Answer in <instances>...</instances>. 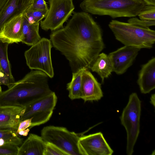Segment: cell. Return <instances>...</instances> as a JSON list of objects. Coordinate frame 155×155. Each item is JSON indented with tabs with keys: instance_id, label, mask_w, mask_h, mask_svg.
Wrapping results in <instances>:
<instances>
[{
	"instance_id": "cell-1",
	"label": "cell",
	"mask_w": 155,
	"mask_h": 155,
	"mask_svg": "<svg viewBox=\"0 0 155 155\" xmlns=\"http://www.w3.org/2000/svg\"><path fill=\"white\" fill-rule=\"evenodd\" d=\"M50 37L52 46L68 61L72 73L90 69L104 48L101 28L84 12L74 13L64 27Z\"/></svg>"
},
{
	"instance_id": "cell-2",
	"label": "cell",
	"mask_w": 155,
	"mask_h": 155,
	"mask_svg": "<svg viewBox=\"0 0 155 155\" xmlns=\"http://www.w3.org/2000/svg\"><path fill=\"white\" fill-rule=\"evenodd\" d=\"M48 76L38 70H31L22 79L0 93V106L12 105L25 107L51 93Z\"/></svg>"
},
{
	"instance_id": "cell-3",
	"label": "cell",
	"mask_w": 155,
	"mask_h": 155,
	"mask_svg": "<svg viewBox=\"0 0 155 155\" xmlns=\"http://www.w3.org/2000/svg\"><path fill=\"white\" fill-rule=\"evenodd\" d=\"M147 5L143 0H83L80 6L85 12L115 18L136 17Z\"/></svg>"
},
{
	"instance_id": "cell-4",
	"label": "cell",
	"mask_w": 155,
	"mask_h": 155,
	"mask_svg": "<svg viewBox=\"0 0 155 155\" xmlns=\"http://www.w3.org/2000/svg\"><path fill=\"white\" fill-rule=\"evenodd\" d=\"M108 26L116 39L124 45L150 49L155 42V31L149 28L112 20Z\"/></svg>"
},
{
	"instance_id": "cell-5",
	"label": "cell",
	"mask_w": 155,
	"mask_h": 155,
	"mask_svg": "<svg viewBox=\"0 0 155 155\" xmlns=\"http://www.w3.org/2000/svg\"><path fill=\"white\" fill-rule=\"evenodd\" d=\"M141 102L137 94L133 93L129 96L128 101L120 117L122 125L127 134L126 153L131 155L140 131Z\"/></svg>"
},
{
	"instance_id": "cell-6",
	"label": "cell",
	"mask_w": 155,
	"mask_h": 155,
	"mask_svg": "<svg viewBox=\"0 0 155 155\" xmlns=\"http://www.w3.org/2000/svg\"><path fill=\"white\" fill-rule=\"evenodd\" d=\"M41 136L46 143L56 146L67 155H82L78 144L80 137L65 127L46 126L41 131Z\"/></svg>"
},
{
	"instance_id": "cell-7",
	"label": "cell",
	"mask_w": 155,
	"mask_h": 155,
	"mask_svg": "<svg viewBox=\"0 0 155 155\" xmlns=\"http://www.w3.org/2000/svg\"><path fill=\"white\" fill-rule=\"evenodd\" d=\"M53 47L50 39L43 38L24 53L27 65L32 70L41 71L52 78L54 75L51 56Z\"/></svg>"
},
{
	"instance_id": "cell-8",
	"label": "cell",
	"mask_w": 155,
	"mask_h": 155,
	"mask_svg": "<svg viewBox=\"0 0 155 155\" xmlns=\"http://www.w3.org/2000/svg\"><path fill=\"white\" fill-rule=\"evenodd\" d=\"M57 101V97L52 91L25 107L21 121L31 118L30 129L45 123L51 117Z\"/></svg>"
},
{
	"instance_id": "cell-9",
	"label": "cell",
	"mask_w": 155,
	"mask_h": 155,
	"mask_svg": "<svg viewBox=\"0 0 155 155\" xmlns=\"http://www.w3.org/2000/svg\"><path fill=\"white\" fill-rule=\"evenodd\" d=\"M49 8L40 27L45 31H54L63 27V25L74 9L72 0H49Z\"/></svg>"
},
{
	"instance_id": "cell-10",
	"label": "cell",
	"mask_w": 155,
	"mask_h": 155,
	"mask_svg": "<svg viewBox=\"0 0 155 155\" xmlns=\"http://www.w3.org/2000/svg\"><path fill=\"white\" fill-rule=\"evenodd\" d=\"M78 144L82 155H111L114 152L101 132L81 136Z\"/></svg>"
},
{
	"instance_id": "cell-11",
	"label": "cell",
	"mask_w": 155,
	"mask_h": 155,
	"mask_svg": "<svg viewBox=\"0 0 155 155\" xmlns=\"http://www.w3.org/2000/svg\"><path fill=\"white\" fill-rule=\"evenodd\" d=\"M140 49L124 45L110 53L108 56L112 64L113 72L118 75L124 74L132 65Z\"/></svg>"
},
{
	"instance_id": "cell-12",
	"label": "cell",
	"mask_w": 155,
	"mask_h": 155,
	"mask_svg": "<svg viewBox=\"0 0 155 155\" xmlns=\"http://www.w3.org/2000/svg\"><path fill=\"white\" fill-rule=\"evenodd\" d=\"M24 12L13 16L4 24L0 31L1 41L9 44L21 42Z\"/></svg>"
},
{
	"instance_id": "cell-13",
	"label": "cell",
	"mask_w": 155,
	"mask_h": 155,
	"mask_svg": "<svg viewBox=\"0 0 155 155\" xmlns=\"http://www.w3.org/2000/svg\"><path fill=\"white\" fill-rule=\"evenodd\" d=\"M103 97L101 84L92 73L85 68L82 74L81 98L84 102L98 101Z\"/></svg>"
},
{
	"instance_id": "cell-14",
	"label": "cell",
	"mask_w": 155,
	"mask_h": 155,
	"mask_svg": "<svg viewBox=\"0 0 155 155\" xmlns=\"http://www.w3.org/2000/svg\"><path fill=\"white\" fill-rule=\"evenodd\" d=\"M25 108L15 105L0 106V129H11L16 131Z\"/></svg>"
},
{
	"instance_id": "cell-15",
	"label": "cell",
	"mask_w": 155,
	"mask_h": 155,
	"mask_svg": "<svg viewBox=\"0 0 155 155\" xmlns=\"http://www.w3.org/2000/svg\"><path fill=\"white\" fill-rule=\"evenodd\" d=\"M137 83L141 92L149 93L155 88V58L143 65L138 74Z\"/></svg>"
},
{
	"instance_id": "cell-16",
	"label": "cell",
	"mask_w": 155,
	"mask_h": 155,
	"mask_svg": "<svg viewBox=\"0 0 155 155\" xmlns=\"http://www.w3.org/2000/svg\"><path fill=\"white\" fill-rule=\"evenodd\" d=\"M46 145L41 136L30 134L19 147L17 155H43Z\"/></svg>"
},
{
	"instance_id": "cell-17",
	"label": "cell",
	"mask_w": 155,
	"mask_h": 155,
	"mask_svg": "<svg viewBox=\"0 0 155 155\" xmlns=\"http://www.w3.org/2000/svg\"><path fill=\"white\" fill-rule=\"evenodd\" d=\"M30 5L27 0H8L0 13V31L8 20L18 13L25 12Z\"/></svg>"
},
{
	"instance_id": "cell-18",
	"label": "cell",
	"mask_w": 155,
	"mask_h": 155,
	"mask_svg": "<svg viewBox=\"0 0 155 155\" xmlns=\"http://www.w3.org/2000/svg\"><path fill=\"white\" fill-rule=\"evenodd\" d=\"M90 69L97 73L100 76L102 82L108 78L113 72L111 62L108 55L104 53H100L92 64Z\"/></svg>"
},
{
	"instance_id": "cell-19",
	"label": "cell",
	"mask_w": 155,
	"mask_h": 155,
	"mask_svg": "<svg viewBox=\"0 0 155 155\" xmlns=\"http://www.w3.org/2000/svg\"><path fill=\"white\" fill-rule=\"evenodd\" d=\"M39 24H30L24 15L21 42L30 46L38 42L41 39L39 32Z\"/></svg>"
},
{
	"instance_id": "cell-20",
	"label": "cell",
	"mask_w": 155,
	"mask_h": 155,
	"mask_svg": "<svg viewBox=\"0 0 155 155\" xmlns=\"http://www.w3.org/2000/svg\"><path fill=\"white\" fill-rule=\"evenodd\" d=\"M9 45L7 43L2 42L0 40V70L7 78L8 89L11 88L15 82L12 73L11 64L8 57V49Z\"/></svg>"
},
{
	"instance_id": "cell-21",
	"label": "cell",
	"mask_w": 155,
	"mask_h": 155,
	"mask_svg": "<svg viewBox=\"0 0 155 155\" xmlns=\"http://www.w3.org/2000/svg\"><path fill=\"white\" fill-rule=\"evenodd\" d=\"M85 68L72 73L71 80L67 85V89L69 92L68 97L72 100L81 98L82 74Z\"/></svg>"
},
{
	"instance_id": "cell-22",
	"label": "cell",
	"mask_w": 155,
	"mask_h": 155,
	"mask_svg": "<svg viewBox=\"0 0 155 155\" xmlns=\"http://www.w3.org/2000/svg\"><path fill=\"white\" fill-rule=\"evenodd\" d=\"M23 139L20 137L16 131L11 129H0V146L11 144L17 146L21 145Z\"/></svg>"
},
{
	"instance_id": "cell-23",
	"label": "cell",
	"mask_w": 155,
	"mask_h": 155,
	"mask_svg": "<svg viewBox=\"0 0 155 155\" xmlns=\"http://www.w3.org/2000/svg\"><path fill=\"white\" fill-rule=\"evenodd\" d=\"M48 10L25 11L24 15L28 23L33 24L40 23L45 18L48 12Z\"/></svg>"
},
{
	"instance_id": "cell-24",
	"label": "cell",
	"mask_w": 155,
	"mask_h": 155,
	"mask_svg": "<svg viewBox=\"0 0 155 155\" xmlns=\"http://www.w3.org/2000/svg\"><path fill=\"white\" fill-rule=\"evenodd\" d=\"M137 16L140 19L155 20V5H147Z\"/></svg>"
},
{
	"instance_id": "cell-25",
	"label": "cell",
	"mask_w": 155,
	"mask_h": 155,
	"mask_svg": "<svg viewBox=\"0 0 155 155\" xmlns=\"http://www.w3.org/2000/svg\"><path fill=\"white\" fill-rule=\"evenodd\" d=\"M127 23L143 27L149 28L150 26L155 25V20L139 19L134 17L129 19Z\"/></svg>"
},
{
	"instance_id": "cell-26",
	"label": "cell",
	"mask_w": 155,
	"mask_h": 155,
	"mask_svg": "<svg viewBox=\"0 0 155 155\" xmlns=\"http://www.w3.org/2000/svg\"><path fill=\"white\" fill-rule=\"evenodd\" d=\"M19 148L18 146L11 144L0 146V155H17Z\"/></svg>"
},
{
	"instance_id": "cell-27",
	"label": "cell",
	"mask_w": 155,
	"mask_h": 155,
	"mask_svg": "<svg viewBox=\"0 0 155 155\" xmlns=\"http://www.w3.org/2000/svg\"><path fill=\"white\" fill-rule=\"evenodd\" d=\"M43 155H67V154L54 144L46 143Z\"/></svg>"
},
{
	"instance_id": "cell-28",
	"label": "cell",
	"mask_w": 155,
	"mask_h": 155,
	"mask_svg": "<svg viewBox=\"0 0 155 155\" xmlns=\"http://www.w3.org/2000/svg\"><path fill=\"white\" fill-rule=\"evenodd\" d=\"M48 8L45 0H33L25 11L48 10Z\"/></svg>"
},
{
	"instance_id": "cell-29",
	"label": "cell",
	"mask_w": 155,
	"mask_h": 155,
	"mask_svg": "<svg viewBox=\"0 0 155 155\" xmlns=\"http://www.w3.org/2000/svg\"><path fill=\"white\" fill-rule=\"evenodd\" d=\"M31 124V119H28L21 121L19 123L16 133L18 134L20 132L24 131L30 128Z\"/></svg>"
},
{
	"instance_id": "cell-30",
	"label": "cell",
	"mask_w": 155,
	"mask_h": 155,
	"mask_svg": "<svg viewBox=\"0 0 155 155\" xmlns=\"http://www.w3.org/2000/svg\"><path fill=\"white\" fill-rule=\"evenodd\" d=\"M8 0H0V13L1 12Z\"/></svg>"
},
{
	"instance_id": "cell-31",
	"label": "cell",
	"mask_w": 155,
	"mask_h": 155,
	"mask_svg": "<svg viewBox=\"0 0 155 155\" xmlns=\"http://www.w3.org/2000/svg\"><path fill=\"white\" fill-rule=\"evenodd\" d=\"M147 5H155V0H143Z\"/></svg>"
},
{
	"instance_id": "cell-32",
	"label": "cell",
	"mask_w": 155,
	"mask_h": 155,
	"mask_svg": "<svg viewBox=\"0 0 155 155\" xmlns=\"http://www.w3.org/2000/svg\"><path fill=\"white\" fill-rule=\"evenodd\" d=\"M155 94H152L150 98V103L153 106L155 107Z\"/></svg>"
},
{
	"instance_id": "cell-33",
	"label": "cell",
	"mask_w": 155,
	"mask_h": 155,
	"mask_svg": "<svg viewBox=\"0 0 155 155\" xmlns=\"http://www.w3.org/2000/svg\"><path fill=\"white\" fill-rule=\"evenodd\" d=\"M33 0H27L28 3L30 5Z\"/></svg>"
},
{
	"instance_id": "cell-34",
	"label": "cell",
	"mask_w": 155,
	"mask_h": 155,
	"mask_svg": "<svg viewBox=\"0 0 155 155\" xmlns=\"http://www.w3.org/2000/svg\"><path fill=\"white\" fill-rule=\"evenodd\" d=\"M2 87H1V85L0 84V93L1 92H2Z\"/></svg>"
}]
</instances>
